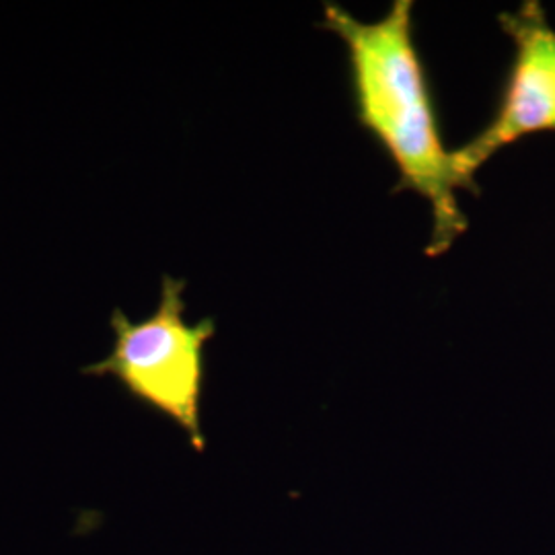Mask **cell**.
<instances>
[{"mask_svg": "<svg viewBox=\"0 0 555 555\" xmlns=\"http://www.w3.org/2000/svg\"><path fill=\"white\" fill-rule=\"evenodd\" d=\"M500 27L515 56L494 118L467 144L453 151L456 171L477 188L476 173L508 144L529 134L555 132V29L537 0L502 13Z\"/></svg>", "mask_w": 555, "mask_h": 555, "instance_id": "cell-3", "label": "cell"}, {"mask_svg": "<svg viewBox=\"0 0 555 555\" xmlns=\"http://www.w3.org/2000/svg\"><path fill=\"white\" fill-rule=\"evenodd\" d=\"M321 27L348 52L352 100L360 126L396 167L397 192H414L430 206L428 258L447 254L469 222L456 192L477 194L444 146L437 105L414 38V2L396 0L377 21H360L336 2L323 4Z\"/></svg>", "mask_w": 555, "mask_h": 555, "instance_id": "cell-1", "label": "cell"}, {"mask_svg": "<svg viewBox=\"0 0 555 555\" xmlns=\"http://www.w3.org/2000/svg\"><path fill=\"white\" fill-rule=\"evenodd\" d=\"M183 295V278L163 276L153 315L134 321L121 309H114L109 318L112 352L100 362L82 366L80 375L116 378L128 396L169 417L192 449L204 453V348L217 336V323L212 318L188 323Z\"/></svg>", "mask_w": 555, "mask_h": 555, "instance_id": "cell-2", "label": "cell"}]
</instances>
